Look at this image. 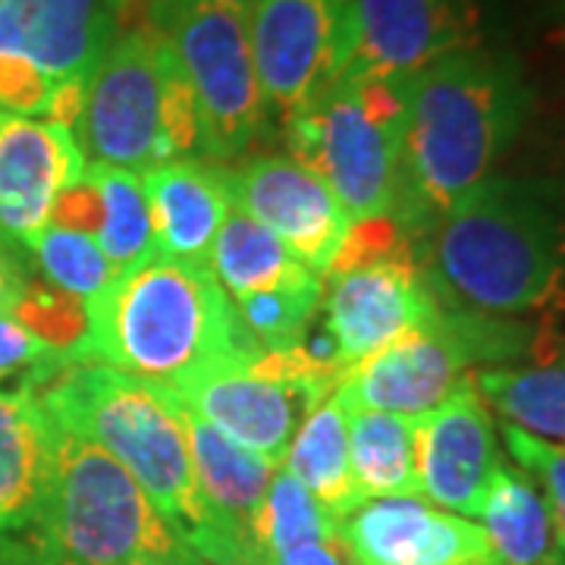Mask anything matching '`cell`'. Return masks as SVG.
<instances>
[{"label": "cell", "mask_w": 565, "mask_h": 565, "mask_svg": "<svg viewBox=\"0 0 565 565\" xmlns=\"http://www.w3.org/2000/svg\"><path fill=\"white\" fill-rule=\"evenodd\" d=\"M321 308L333 359L352 367L434 318L444 305L424 282L412 239H405L381 258L330 267Z\"/></svg>", "instance_id": "cell-13"}, {"label": "cell", "mask_w": 565, "mask_h": 565, "mask_svg": "<svg viewBox=\"0 0 565 565\" xmlns=\"http://www.w3.org/2000/svg\"><path fill=\"white\" fill-rule=\"evenodd\" d=\"M88 308L79 362L110 364L151 384L173 386L258 345L207 264L151 255L117 274Z\"/></svg>", "instance_id": "cell-4"}, {"label": "cell", "mask_w": 565, "mask_h": 565, "mask_svg": "<svg viewBox=\"0 0 565 565\" xmlns=\"http://www.w3.org/2000/svg\"><path fill=\"white\" fill-rule=\"evenodd\" d=\"M85 177L92 180L98 199L92 239L107 255V262L114 264L117 274L148 262L154 255V239L139 173L107 163H85Z\"/></svg>", "instance_id": "cell-27"}, {"label": "cell", "mask_w": 565, "mask_h": 565, "mask_svg": "<svg viewBox=\"0 0 565 565\" xmlns=\"http://www.w3.org/2000/svg\"><path fill=\"white\" fill-rule=\"evenodd\" d=\"M154 255L207 264L226 214L233 211L226 167L180 158L139 173Z\"/></svg>", "instance_id": "cell-20"}, {"label": "cell", "mask_w": 565, "mask_h": 565, "mask_svg": "<svg viewBox=\"0 0 565 565\" xmlns=\"http://www.w3.org/2000/svg\"><path fill=\"white\" fill-rule=\"evenodd\" d=\"M475 386L505 424L565 444V362L534 367H481Z\"/></svg>", "instance_id": "cell-26"}, {"label": "cell", "mask_w": 565, "mask_h": 565, "mask_svg": "<svg viewBox=\"0 0 565 565\" xmlns=\"http://www.w3.org/2000/svg\"><path fill=\"white\" fill-rule=\"evenodd\" d=\"M349 465L362 500L422 497L415 459V418L374 408H343Z\"/></svg>", "instance_id": "cell-23"}, {"label": "cell", "mask_w": 565, "mask_h": 565, "mask_svg": "<svg viewBox=\"0 0 565 565\" xmlns=\"http://www.w3.org/2000/svg\"><path fill=\"white\" fill-rule=\"evenodd\" d=\"M54 95H57V88L51 85L47 76H41L32 63L0 54V110L47 120Z\"/></svg>", "instance_id": "cell-34"}, {"label": "cell", "mask_w": 565, "mask_h": 565, "mask_svg": "<svg viewBox=\"0 0 565 565\" xmlns=\"http://www.w3.org/2000/svg\"><path fill=\"white\" fill-rule=\"evenodd\" d=\"M408 239L440 305L565 315V221L534 185L487 177Z\"/></svg>", "instance_id": "cell-2"}, {"label": "cell", "mask_w": 565, "mask_h": 565, "mask_svg": "<svg viewBox=\"0 0 565 565\" xmlns=\"http://www.w3.org/2000/svg\"><path fill=\"white\" fill-rule=\"evenodd\" d=\"M484 44L481 0H349L340 76L408 79Z\"/></svg>", "instance_id": "cell-12"}, {"label": "cell", "mask_w": 565, "mask_h": 565, "mask_svg": "<svg viewBox=\"0 0 565 565\" xmlns=\"http://www.w3.org/2000/svg\"><path fill=\"white\" fill-rule=\"evenodd\" d=\"M415 459L424 500L465 519H478L503 452L490 405L481 399L475 377H468L446 403L415 415Z\"/></svg>", "instance_id": "cell-16"}, {"label": "cell", "mask_w": 565, "mask_h": 565, "mask_svg": "<svg viewBox=\"0 0 565 565\" xmlns=\"http://www.w3.org/2000/svg\"><path fill=\"white\" fill-rule=\"evenodd\" d=\"M25 393L47 422L117 459L182 544L207 563L211 519L195 478L185 405L173 390L110 364L73 362Z\"/></svg>", "instance_id": "cell-3"}, {"label": "cell", "mask_w": 565, "mask_h": 565, "mask_svg": "<svg viewBox=\"0 0 565 565\" xmlns=\"http://www.w3.org/2000/svg\"><path fill=\"white\" fill-rule=\"evenodd\" d=\"M333 537H340V519L333 512H327L292 475L277 468L267 493H264L258 519H255L248 559L270 556V553H280V550L299 544L333 541Z\"/></svg>", "instance_id": "cell-28"}, {"label": "cell", "mask_w": 565, "mask_h": 565, "mask_svg": "<svg viewBox=\"0 0 565 565\" xmlns=\"http://www.w3.org/2000/svg\"><path fill=\"white\" fill-rule=\"evenodd\" d=\"M25 255L39 267L44 282L57 286L76 299H85V302L95 299L104 286L117 277L114 264L107 262V255L92 236L76 233V230H63L54 223H47L25 243Z\"/></svg>", "instance_id": "cell-30"}, {"label": "cell", "mask_w": 565, "mask_h": 565, "mask_svg": "<svg viewBox=\"0 0 565 565\" xmlns=\"http://www.w3.org/2000/svg\"><path fill=\"white\" fill-rule=\"evenodd\" d=\"M17 321L47 349L57 355L79 362L82 345L88 337V308L82 299L63 292L57 286L41 280H29L22 289L20 302L10 311Z\"/></svg>", "instance_id": "cell-31"}, {"label": "cell", "mask_w": 565, "mask_h": 565, "mask_svg": "<svg viewBox=\"0 0 565 565\" xmlns=\"http://www.w3.org/2000/svg\"><path fill=\"white\" fill-rule=\"evenodd\" d=\"M546 7H550V17L556 22V29H559V39L565 41V0H546Z\"/></svg>", "instance_id": "cell-37"}, {"label": "cell", "mask_w": 565, "mask_h": 565, "mask_svg": "<svg viewBox=\"0 0 565 565\" xmlns=\"http://www.w3.org/2000/svg\"><path fill=\"white\" fill-rule=\"evenodd\" d=\"M63 364L73 362L39 343L13 315H0V384L17 381V390H29L47 381Z\"/></svg>", "instance_id": "cell-33"}, {"label": "cell", "mask_w": 565, "mask_h": 565, "mask_svg": "<svg viewBox=\"0 0 565 565\" xmlns=\"http://www.w3.org/2000/svg\"><path fill=\"white\" fill-rule=\"evenodd\" d=\"M478 519L503 565H565L544 497L525 468L500 462Z\"/></svg>", "instance_id": "cell-22"}, {"label": "cell", "mask_w": 565, "mask_h": 565, "mask_svg": "<svg viewBox=\"0 0 565 565\" xmlns=\"http://www.w3.org/2000/svg\"><path fill=\"white\" fill-rule=\"evenodd\" d=\"M82 173L85 158L66 126L0 110V245L25 248Z\"/></svg>", "instance_id": "cell-18"}, {"label": "cell", "mask_w": 565, "mask_h": 565, "mask_svg": "<svg viewBox=\"0 0 565 565\" xmlns=\"http://www.w3.org/2000/svg\"><path fill=\"white\" fill-rule=\"evenodd\" d=\"M148 565H211V563H204L202 556H195V553H182V556H173V559H161V563H148Z\"/></svg>", "instance_id": "cell-38"}, {"label": "cell", "mask_w": 565, "mask_h": 565, "mask_svg": "<svg viewBox=\"0 0 565 565\" xmlns=\"http://www.w3.org/2000/svg\"><path fill=\"white\" fill-rule=\"evenodd\" d=\"M223 3H230V7H239V10H245V13H248V10H252L258 0H223Z\"/></svg>", "instance_id": "cell-40"}, {"label": "cell", "mask_w": 565, "mask_h": 565, "mask_svg": "<svg viewBox=\"0 0 565 565\" xmlns=\"http://www.w3.org/2000/svg\"><path fill=\"white\" fill-rule=\"evenodd\" d=\"M405 79L337 76L286 120L289 158L340 199L352 221L393 217L403 192Z\"/></svg>", "instance_id": "cell-7"}, {"label": "cell", "mask_w": 565, "mask_h": 565, "mask_svg": "<svg viewBox=\"0 0 565 565\" xmlns=\"http://www.w3.org/2000/svg\"><path fill=\"white\" fill-rule=\"evenodd\" d=\"M527 330L468 308H440L381 352L355 362L337 386L343 408L424 415L475 377L478 364L522 355Z\"/></svg>", "instance_id": "cell-10"}, {"label": "cell", "mask_w": 565, "mask_h": 565, "mask_svg": "<svg viewBox=\"0 0 565 565\" xmlns=\"http://www.w3.org/2000/svg\"><path fill=\"white\" fill-rule=\"evenodd\" d=\"M340 537L359 565H503L484 527L422 497L364 500Z\"/></svg>", "instance_id": "cell-17"}, {"label": "cell", "mask_w": 565, "mask_h": 565, "mask_svg": "<svg viewBox=\"0 0 565 565\" xmlns=\"http://www.w3.org/2000/svg\"><path fill=\"white\" fill-rule=\"evenodd\" d=\"M245 565H359L355 556L349 553V546L343 544V537L333 541H315V544H299L270 553V556H255Z\"/></svg>", "instance_id": "cell-35"}, {"label": "cell", "mask_w": 565, "mask_h": 565, "mask_svg": "<svg viewBox=\"0 0 565 565\" xmlns=\"http://www.w3.org/2000/svg\"><path fill=\"white\" fill-rule=\"evenodd\" d=\"M189 446L204 509L211 519V565H245L252 556L255 519L274 478V465L230 440L185 408Z\"/></svg>", "instance_id": "cell-19"}, {"label": "cell", "mask_w": 565, "mask_h": 565, "mask_svg": "<svg viewBox=\"0 0 565 565\" xmlns=\"http://www.w3.org/2000/svg\"><path fill=\"white\" fill-rule=\"evenodd\" d=\"M531 114L519 61L475 44L405 79L403 192L396 221L422 233L515 145Z\"/></svg>", "instance_id": "cell-1"}, {"label": "cell", "mask_w": 565, "mask_h": 565, "mask_svg": "<svg viewBox=\"0 0 565 565\" xmlns=\"http://www.w3.org/2000/svg\"><path fill=\"white\" fill-rule=\"evenodd\" d=\"M349 0H258L248 41L270 120H286L340 76Z\"/></svg>", "instance_id": "cell-14"}, {"label": "cell", "mask_w": 565, "mask_h": 565, "mask_svg": "<svg viewBox=\"0 0 565 565\" xmlns=\"http://www.w3.org/2000/svg\"><path fill=\"white\" fill-rule=\"evenodd\" d=\"M73 136L85 163L145 173L199 151V117L180 63L145 22L122 25L107 47Z\"/></svg>", "instance_id": "cell-6"}, {"label": "cell", "mask_w": 565, "mask_h": 565, "mask_svg": "<svg viewBox=\"0 0 565 565\" xmlns=\"http://www.w3.org/2000/svg\"><path fill=\"white\" fill-rule=\"evenodd\" d=\"M54 452V427L25 390L0 386V537L29 531L39 515Z\"/></svg>", "instance_id": "cell-21"}, {"label": "cell", "mask_w": 565, "mask_h": 565, "mask_svg": "<svg viewBox=\"0 0 565 565\" xmlns=\"http://www.w3.org/2000/svg\"><path fill=\"white\" fill-rule=\"evenodd\" d=\"M141 3H145V0H114V7H117V13H120L122 20H126L132 10H141Z\"/></svg>", "instance_id": "cell-39"}, {"label": "cell", "mask_w": 565, "mask_h": 565, "mask_svg": "<svg viewBox=\"0 0 565 565\" xmlns=\"http://www.w3.org/2000/svg\"><path fill=\"white\" fill-rule=\"evenodd\" d=\"M51 427L39 515L29 531L0 537V565H148L192 553L117 459Z\"/></svg>", "instance_id": "cell-5"}, {"label": "cell", "mask_w": 565, "mask_h": 565, "mask_svg": "<svg viewBox=\"0 0 565 565\" xmlns=\"http://www.w3.org/2000/svg\"><path fill=\"white\" fill-rule=\"evenodd\" d=\"M333 355L292 349H252L167 386L195 418L280 468L299 424L337 393L345 377Z\"/></svg>", "instance_id": "cell-9"}, {"label": "cell", "mask_w": 565, "mask_h": 565, "mask_svg": "<svg viewBox=\"0 0 565 565\" xmlns=\"http://www.w3.org/2000/svg\"><path fill=\"white\" fill-rule=\"evenodd\" d=\"M139 13L180 63L199 117V151L214 163L243 158L270 120L248 13L223 0H145Z\"/></svg>", "instance_id": "cell-8"}, {"label": "cell", "mask_w": 565, "mask_h": 565, "mask_svg": "<svg viewBox=\"0 0 565 565\" xmlns=\"http://www.w3.org/2000/svg\"><path fill=\"white\" fill-rule=\"evenodd\" d=\"M503 444L519 468H525L534 478L556 531V541L565 553V444L534 437L515 424H503Z\"/></svg>", "instance_id": "cell-32"}, {"label": "cell", "mask_w": 565, "mask_h": 565, "mask_svg": "<svg viewBox=\"0 0 565 565\" xmlns=\"http://www.w3.org/2000/svg\"><path fill=\"white\" fill-rule=\"evenodd\" d=\"M122 17L114 0H3L0 54L29 61L57 88L47 120H79L85 88L107 47L120 35Z\"/></svg>", "instance_id": "cell-11"}, {"label": "cell", "mask_w": 565, "mask_h": 565, "mask_svg": "<svg viewBox=\"0 0 565 565\" xmlns=\"http://www.w3.org/2000/svg\"><path fill=\"white\" fill-rule=\"evenodd\" d=\"M0 3H3V0H0Z\"/></svg>", "instance_id": "cell-41"}, {"label": "cell", "mask_w": 565, "mask_h": 565, "mask_svg": "<svg viewBox=\"0 0 565 565\" xmlns=\"http://www.w3.org/2000/svg\"><path fill=\"white\" fill-rule=\"evenodd\" d=\"M25 248H7L0 245V315H10L13 305L20 302L25 289Z\"/></svg>", "instance_id": "cell-36"}, {"label": "cell", "mask_w": 565, "mask_h": 565, "mask_svg": "<svg viewBox=\"0 0 565 565\" xmlns=\"http://www.w3.org/2000/svg\"><path fill=\"white\" fill-rule=\"evenodd\" d=\"M280 468L286 475H292L340 522L355 505L364 503L359 487L352 481L349 430H345V412L337 393L308 412V418L299 424L292 444L286 449Z\"/></svg>", "instance_id": "cell-24"}, {"label": "cell", "mask_w": 565, "mask_h": 565, "mask_svg": "<svg viewBox=\"0 0 565 565\" xmlns=\"http://www.w3.org/2000/svg\"><path fill=\"white\" fill-rule=\"evenodd\" d=\"M226 185L236 211L267 226L308 270L327 274L352 217L311 170L282 154H255L226 167Z\"/></svg>", "instance_id": "cell-15"}, {"label": "cell", "mask_w": 565, "mask_h": 565, "mask_svg": "<svg viewBox=\"0 0 565 565\" xmlns=\"http://www.w3.org/2000/svg\"><path fill=\"white\" fill-rule=\"evenodd\" d=\"M321 299L323 277L308 274L305 280L236 299L233 308L258 349H292L305 343L308 327L321 311Z\"/></svg>", "instance_id": "cell-29"}, {"label": "cell", "mask_w": 565, "mask_h": 565, "mask_svg": "<svg viewBox=\"0 0 565 565\" xmlns=\"http://www.w3.org/2000/svg\"><path fill=\"white\" fill-rule=\"evenodd\" d=\"M207 267L233 302L315 274L267 226L236 207L223 221Z\"/></svg>", "instance_id": "cell-25"}]
</instances>
